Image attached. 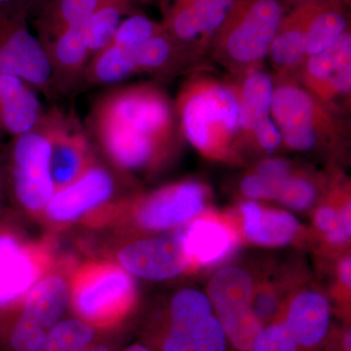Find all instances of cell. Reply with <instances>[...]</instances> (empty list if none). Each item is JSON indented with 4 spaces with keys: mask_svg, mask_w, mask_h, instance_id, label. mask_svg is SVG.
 <instances>
[{
    "mask_svg": "<svg viewBox=\"0 0 351 351\" xmlns=\"http://www.w3.org/2000/svg\"><path fill=\"white\" fill-rule=\"evenodd\" d=\"M179 129L169 97L145 83L108 90L95 101L88 117L89 133L126 171L158 166L174 147Z\"/></svg>",
    "mask_w": 351,
    "mask_h": 351,
    "instance_id": "1",
    "label": "cell"
},
{
    "mask_svg": "<svg viewBox=\"0 0 351 351\" xmlns=\"http://www.w3.org/2000/svg\"><path fill=\"white\" fill-rule=\"evenodd\" d=\"M180 131L201 154L217 160H237L242 147L239 106L230 80L191 76L174 104Z\"/></svg>",
    "mask_w": 351,
    "mask_h": 351,
    "instance_id": "2",
    "label": "cell"
},
{
    "mask_svg": "<svg viewBox=\"0 0 351 351\" xmlns=\"http://www.w3.org/2000/svg\"><path fill=\"white\" fill-rule=\"evenodd\" d=\"M287 11L286 0H234L208 54L232 75L262 69Z\"/></svg>",
    "mask_w": 351,
    "mask_h": 351,
    "instance_id": "3",
    "label": "cell"
},
{
    "mask_svg": "<svg viewBox=\"0 0 351 351\" xmlns=\"http://www.w3.org/2000/svg\"><path fill=\"white\" fill-rule=\"evenodd\" d=\"M274 82L270 117L286 147L306 152L341 144L348 131L341 115L317 100L293 76L274 78Z\"/></svg>",
    "mask_w": 351,
    "mask_h": 351,
    "instance_id": "4",
    "label": "cell"
},
{
    "mask_svg": "<svg viewBox=\"0 0 351 351\" xmlns=\"http://www.w3.org/2000/svg\"><path fill=\"white\" fill-rule=\"evenodd\" d=\"M136 301L130 274L121 265L89 262L76 270L69 304L78 319L100 332L112 331L126 319Z\"/></svg>",
    "mask_w": 351,
    "mask_h": 351,
    "instance_id": "5",
    "label": "cell"
},
{
    "mask_svg": "<svg viewBox=\"0 0 351 351\" xmlns=\"http://www.w3.org/2000/svg\"><path fill=\"white\" fill-rule=\"evenodd\" d=\"M254 280L248 271L230 267L217 272L208 285V298L228 343L237 351H250L263 325L252 309Z\"/></svg>",
    "mask_w": 351,
    "mask_h": 351,
    "instance_id": "6",
    "label": "cell"
},
{
    "mask_svg": "<svg viewBox=\"0 0 351 351\" xmlns=\"http://www.w3.org/2000/svg\"><path fill=\"white\" fill-rule=\"evenodd\" d=\"M45 114L38 128L13 138L10 145L14 195L25 210L34 213L43 212L55 193L50 175V138Z\"/></svg>",
    "mask_w": 351,
    "mask_h": 351,
    "instance_id": "7",
    "label": "cell"
},
{
    "mask_svg": "<svg viewBox=\"0 0 351 351\" xmlns=\"http://www.w3.org/2000/svg\"><path fill=\"white\" fill-rule=\"evenodd\" d=\"M24 16L0 10V73L22 78L52 100L57 95L45 51Z\"/></svg>",
    "mask_w": 351,
    "mask_h": 351,
    "instance_id": "8",
    "label": "cell"
},
{
    "mask_svg": "<svg viewBox=\"0 0 351 351\" xmlns=\"http://www.w3.org/2000/svg\"><path fill=\"white\" fill-rule=\"evenodd\" d=\"M293 77L332 112H346L351 95L350 29L326 50L307 57Z\"/></svg>",
    "mask_w": 351,
    "mask_h": 351,
    "instance_id": "9",
    "label": "cell"
},
{
    "mask_svg": "<svg viewBox=\"0 0 351 351\" xmlns=\"http://www.w3.org/2000/svg\"><path fill=\"white\" fill-rule=\"evenodd\" d=\"M209 189L202 182L171 184L134 201V218L149 232H166L188 223L206 205Z\"/></svg>",
    "mask_w": 351,
    "mask_h": 351,
    "instance_id": "10",
    "label": "cell"
},
{
    "mask_svg": "<svg viewBox=\"0 0 351 351\" xmlns=\"http://www.w3.org/2000/svg\"><path fill=\"white\" fill-rule=\"evenodd\" d=\"M50 138V175L55 191L77 180L95 162L87 132L57 108L46 112Z\"/></svg>",
    "mask_w": 351,
    "mask_h": 351,
    "instance_id": "11",
    "label": "cell"
},
{
    "mask_svg": "<svg viewBox=\"0 0 351 351\" xmlns=\"http://www.w3.org/2000/svg\"><path fill=\"white\" fill-rule=\"evenodd\" d=\"M117 258L129 274L147 280L173 278L191 263L184 244V228L126 245Z\"/></svg>",
    "mask_w": 351,
    "mask_h": 351,
    "instance_id": "12",
    "label": "cell"
},
{
    "mask_svg": "<svg viewBox=\"0 0 351 351\" xmlns=\"http://www.w3.org/2000/svg\"><path fill=\"white\" fill-rule=\"evenodd\" d=\"M114 189L112 173L95 162L75 182L55 191L43 212L55 223L75 221L107 205Z\"/></svg>",
    "mask_w": 351,
    "mask_h": 351,
    "instance_id": "13",
    "label": "cell"
},
{
    "mask_svg": "<svg viewBox=\"0 0 351 351\" xmlns=\"http://www.w3.org/2000/svg\"><path fill=\"white\" fill-rule=\"evenodd\" d=\"M320 0H298L284 15L267 58L276 77L294 76L306 60V43L309 23Z\"/></svg>",
    "mask_w": 351,
    "mask_h": 351,
    "instance_id": "14",
    "label": "cell"
},
{
    "mask_svg": "<svg viewBox=\"0 0 351 351\" xmlns=\"http://www.w3.org/2000/svg\"><path fill=\"white\" fill-rule=\"evenodd\" d=\"M49 64L56 95H66L83 84L90 56L80 27L40 41Z\"/></svg>",
    "mask_w": 351,
    "mask_h": 351,
    "instance_id": "15",
    "label": "cell"
},
{
    "mask_svg": "<svg viewBox=\"0 0 351 351\" xmlns=\"http://www.w3.org/2000/svg\"><path fill=\"white\" fill-rule=\"evenodd\" d=\"M331 304L324 295L302 291L289 304L282 320L301 351H316L331 327Z\"/></svg>",
    "mask_w": 351,
    "mask_h": 351,
    "instance_id": "16",
    "label": "cell"
},
{
    "mask_svg": "<svg viewBox=\"0 0 351 351\" xmlns=\"http://www.w3.org/2000/svg\"><path fill=\"white\" fill-rule=\"evenodd\" d=\"M43 110L38 91L18 76L0 73V127L13 138L38 128Z\"/></svg>",
    "mask_w": 351,
    "mask_h": 351,
    "instance_id": "17",
    "label": "cell"
},
{
    "mask_svg": "<svg viewBox=\"0 0 351 351\" xmlns=\"http://www.w3.org/2000/svg\"><path fill=\"white\" fill-rule=\"evenodd\" d=\"M50 260L47 247L24 244L20 251L0 263V309L19 304L43 277Z\"/></svg>",
    "mask_w": 351,
    "mask_h": 351,
    "instance_id": "18",
    "label": "cell"
},
{
    "mask_svg": "<svg viewBox=\"0 0 351 351\" xmlns=\"http://www.w3.org/2000/svg\"><path fill=\"white\" fill-rule=\"evenodd\" d=\"M232 82L239 106L242 147L250 144L254 129L269 119L274 94V77L262 69L232 75Z\"/></svg>",
    "mask_w": 351,
    "mask_h": 351,
    "instance_id": "19",
    "label": "cell"
},
{
    "mask_svg": "<svg viewBox=\"0 0 351 351\" xmlns=\"http://www.w3.org/2000/svg\"><path fill=\"white\" fill-rule=\"evenodd\" d=\"M154 351H226L228 339L216 315L193 322H168L154 336Z\"/></svg>",
    "mask_w": 351,
    "mask_h": 351,
    "instance_id": "20",
    "label": "cell"
},
{
    "mask_svg": "<svg viewBox=\"0 0 351 351\" xmlns=\"http://www.w3.org/2000/svg\"><path fill=\"white\" fill-rule=\"evenodd\" d=\"M200 60L201 57L176 40L166 31L134 50L137 73H149L159 78L172 77Z\"/></svg>",
    "mask_w": 351,
    "mask_h": 351,
    "instance_id": "21",
    "label": "cell"
},
{
    "mask_svg": "<svg viewBox=\"0 0 351 351\" xmlns=\"http://www.w3.org/2000/svg\"><path fill=\"white\" fill-rule=\"evenodd\" d=\"M241 214L245 237L253 243L263 246H284L291 243L301 228L292 214L267 209L255 200L244 202Z\"/></svg>",
    "mask_w": 351,
    "mask_h": 351,
    "instance_id": "22",
    "label": "cell"
},
{
    "mask_svg": "<svg viewBox=\"0 0 351 351\" xmlns=\"http://www.w3.org/2000/svg\"><path fill=\"white\" fill-rule=\"evenodd\" d=\"M122 0H44L34 21L39 41L80 27L104 7Z\"/></svg>",
    "mask_w": 351,
    "mask_h": 351,
    "instance_id": "23",
    "label": "cell"
},
{
    "mask_svg": "<svg viewBox=\"0 0 351 351\" xmlns=\"http://www.w3.org/2000/svg\"><path fill=\"white\" fill-rule=\"evenodd\" d=\"M69 304L68 281L60 274L44 277L25 295L21 311L49 331L66 313Z\"/></svg>",
    "mask_w": 351,
    "mask_h": 351,
    "instance_id": "24",
    "label": "cell"
},
{
    "mask_svg": "<svg viewBox=\"0 0 351 351\" xmlns=\"http://www.w3.org/2000/svg\"><path fill=\"white\" fill-rule=\"evenodd\" d=\"M184 244L191 262L212 265L230 255L234 237L226 226L210 219H195L184 228Z\"/></svg>",
    "mask_w": 351,
    "mask_h": 351,
    "instance_id": "25",
    "label": "cell"
},
{
    "mask_svg": "<svg viewBox=\"0 0 351 351\" xmlns=\"http://www.w3.org/2000/svg\"><path fill=\"white\" fill-rule=\"evenodd\" d=\"M350 29L348 0H320L307 31L306 59L326 50Z\"/></svg>",
    "mask_w": 351,
    "mask_h": 351,
    "instance_id": "26",
    "label": "cell"
},
{
    "mask_svg": "<svg viewBox=\"0 0 351 351\" xmlns=\"http://www.w3.org/2000/svg\"><path fill=\"white\" fill-rule=\"evenodd\" d=\"M134 75H138L134 50L110 44L90 59L83 84L87 86L117 84Z\"/></svg>",
    "mask_w": 351,
    "mask_h": 351,
    "instance_id": "27",
    "label": "cell"
},
{
    "mask_svg": "<svg viewBox=\"0 0 351 351\" xmlns=\"http://www.w3.org/2000/svg\"><path fill=\"white\" fill-rule=\"evenodd\" d=\"M134 0H122L104 7L80 25L83 41L90 56L105 49L112 43L120 23L132 14L138 13L134 7Z\"/></svg>",
    "mask_w": 351,
    "mask_h": 351,
    "instance_id": "28",
    "label": "cell"
},
{
    "mask_svg": "<svg viewBox=\"0 0 351 351\" xmlns=\"http://www.w3.org/2000/svg\"><path fill=\"white\" fill-rule=\"evenodd\" d=\"M99 332L78 318L61 320L51 328L36 351H82L98 339Z\"/></svg>",
    "mask_w": 351,
    "mask_h": 351,
    "instance_id": "29",
    "label": "cell"
},
{
    "mask_svg": "<svg viewBox=\"0 0 351 351\" xmlns=\"http://www.w3.org/2000/svg\"><path fill=\"white\" fill-rule=\"evenodd\" d=\"M164 32L165 29L162 23L156 22L141 13L132 14L120 23L110 44L123 49L135 50L138 46Z\"/></svg>",
    "mask_w": 351,
    "mask_h": 351,
    "instance_id": "30",
    "label": "cell"
},
{
    "mask_svg": "<svg viewBox=\"0 0 351 351\" xmlns=\"http://www.w3.org/2000/svg\"><path fill=\"white\" fill-rule=\"evenodd\" d=\"M213 306L204 293L186 289L175 295L170 304V322H189L204 320L213 315Z\"/></svg>",
    "mask_w": 351,
    "mask_h": 351,
    "instance_id": "31",
    "label": "cell"
},
{
    "mask_svg": "<svg viewBox=\"0 0 351 351\" xmlns=\"http://www.w3.org/2000/svg\"><path fill=\"white\" fill-rule=\"evenodd\" d=\"M317 195L316 184L307 176L293 172L279 186L274 200L291 209L304 211L313 206Z\"/></svg>",
    "mask_w": 351,
    "mask_h": 351,
    "instance_id": "32",
    "label": "cell"
},
{
    "mask_svg": "<svg viewBox=\"0 0 351 351\" xmlns=\"http://www.w3.org/2000/svg\"><path fill=\"white\" fill-rule=\"evenodd\" d=\"M250 351H301L282 321L265 325Z\"/></svg>",
    "mask_w": 351,
    "mask_h": 351,
    "instance_id": "33",
    "label": "cell"
},
{
    "mask_svg": "<svg viewBox=\"0 0 351 351\" xmlns=\"http://www.w3.org/2000/svg\"><path fill=\"white\" fill-rule=\"evenodd\" d=\"M251 306L258 319L265 326L278 313L280 301L276 291L271 287H263L258 290L255 289Z\"/></svg>",
    "mask_w": 351,
    "mask_h": 351,
    "instance_id": "34",
    "label": "cell"
},
{
    "mask_svg": "<svg viewBox=\"0 0 351 351\" xmlns=\"http://www.w3.org/2000/svg\"><path fill=\"white\" fill-rule=\"evenodd\" d=\"M250 144L257 145L263 151L274 152L283 145L280 131L271 117L263 120L252 133Z\"/></svg>",
    "mask_w": 351,
    "mask_h": 351,
    "instance_id": "35",
    "label": "cell"
},
{
    "mask_svg": "<svg viewBox=\"0 0 351 351\" xmlns=\"http://www.w3.org/2000/svg\"><path fill=\"white\" fill-rule=\"evenodd\" d=\"M240 191L242 195L251 200H274L277 189L269 180L252 172L242 180Z\"/></svg>",
    "mask_w": 351,
    "mask_h": 351,
    "instance_id": "36",
    "label": "cell"
},
{
    "mask_svg": "<svg viewBox=\"0 0 351 351\" xmlns=\"http://www.w3.org/2000/svg\"><path fill=\"white\" fill-rule=\"evenodd\" d=\"M350 200L346 199V204L341 208V218H339L338 225L326 234L328 241L330 243L341 245L346 243L350 239Z\"/></svg>",
    "mask_w": 351,
    "mask_h": 351,
    "instance_id": "37",
    "label": "cell"
},
{
    "mask_svg": "<svg viewBox=\"0 0 351 351\" xmlns=\"http://www.w3.org/2000/svg\"><path fill=\"white\" fill-rule=\"evenodd\" d=\"M339 218H341V209L337 208L328 206H321L318 208L316 211L315 216H314V223H315L316 228L321 232L327 233L331 232L336 228L339 223Z\"/></svg>",
    "mask_w": 351,
    "mask_h": 351,
    "instance_id": "38",
    "label": "cell"
},
{
    "mask_svg": "<svg viewBox=\"0 0 351 351\" xmlns=\"http://www.w3.org/2000/svg\"><path fill=\"white\" fill-rule=\"evenodd\" d=\"M44 0H0V10L24 16L29 19L34 11L38 10Z\"/></svg>",
    "mask_w": 351,
    "mask_h": 351,
    "instance_id": "39",
    "label": "cell"
},
{
    "mask_svg": "<svg viewBox=\"0 0 351 351\" xmlns=\"http://www.w3.org/2000/svg\"><path fill=\"white\" fill-rule=\"evenodd\" d=\"M24 244L19 237L6 228H0V263L21 250Z\"/></svg>",
    "mask_w": 351,
    "mask_h": 351,
    "instance_id": "40",
    "label": "cell"
},
{
    "mask_svg": "<svg viewBox=\"0 0 351 351\" xmlns=\"http://www.w3.org/2000/svg\"><path fill=\"white\" fill-rule=\"evenodd\" d=\"M339 279L345 284L346 288L350 289L351 285V258L350 256L343 258L339 265Z\"/></svg>",
    "mask_w": 351,
    "mask_h": 351,
    "instance_id": "41",
    "label": "cell"
},
{
    "mask_svg": "<svg viewBox=\"0 0 351 351\" xmlns=\"http://www.w3.org/2000/svg\"><path fill=\"white\" fill-rule=\"evenodd\" d=\"M82 351H117V350L112 341H104L98 338Z\"/></svg>",
    "mask_w": 351,
    "mask_h": 351,
    "instance_id": "42",
    "label": "cell"
},
{
    "mask_svg": "<svg viewBox=\"0 0 351 351\" xmlns=\"http://www.w3.org/2000/svg\"><path fill=\"white\" fill-rule=\"evenodd\" d=\"M134 1H138V2H152V1H154V0H134Z\"/></svg>",
    "mask_w": 351,
    "mask_h": 351,
    "instance_id": "43",
    "label": "cell"
},
{
    "mask_svg": "<svg viewBox=\"0 0 351 351\" xmlns=\"http://www.w3.org/2000/svg\"><path fill=\"white\" fill-rule=\"evenodd\" d=\"M2 181V169L1 167H0V184H1Z\"/></svg>",
    "mask_w": 351,
    "mask_h": 351,
    "instance_id": "44",
    "label": "cell"
},
{
    "mask_svg": "<svg viewBox=\"0 0 351 351\" xmlns=\"http://www.w3.org/2000/svg\"><path fill=\"white\" fill-rule=\"evenodd\" d=\"M2 130H1V127H0V133H1Z\"/></svg>",
    "mask_w": 351,
    "mask_h": 351,
    "instance_id": "45",
    "label": "cell"
},
{
    "mask_svg": "<svg viewBox=\"0 0 351 351\" xmlns=\"http://www.w3.org/2000/svg\"><path fill=\"white\" fill-rule=\"evenodd\" d=\"M298 1V0H293V2Z\"/></svg>",
    "mask_w": 351,
    "mask_h": 351,
    "instance_id": "46",
    "label": "cell"
}]
</instances>
